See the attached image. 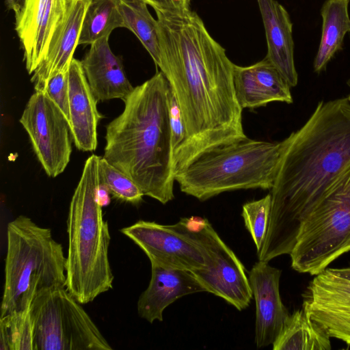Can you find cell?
I'll return each mask as SVG.
<instances>
[{
	"mask_svg": "<svg viewBox=\"0 0 350 350\" xmlns=\"http://www.w3.org/2000/svg\"><path fill=\"white\" fill-rule=\"evenodd\" d=\"M155 12L161 44L159 68L175 94L186 131L173 156L176 174L204 152L247 136L234 90V64L225 49L191 9Z\"/></svg>",
	"mask_w": 350,
	"mask_h": 350,
	"instance_id": "obj_1",
	"label": "cell"
},
{
	"mask_svg": "<svg viewBox=\"0 0 350 350\" xmlns=\"http://www.w3.org/2000/svg\"><path fill=\"white\" fill-rule=\"evenodd\" d=\"M271 187L266 237L257 253L268 262L290 254L314 208L350 170V103L321 101L306 122L284 139Z\"/></svg>",
	"mask_w": 350,
	"mask_h": 350,
	"instance_id": "obj_2",
	"label": "cell"
},
{
	"mask_svg": "<svg viewBox=\"0 0 350 350\" xmlns=\"http://www.w3.org/2000/svg\"><path fill=\"white\" fill-rule=\"evenodd\" d=\"M170 85L161 71L135 87L122 113L106 127L105 158L144 196L165 204L174 198L169 118Z\"/></svg>",
	"mask_w": 350,
	"mask_h": 350,
	"instance_id": "obj_3",
	"label": "cell"
},
{
	"mask_svg": "<svg viewBox=\"0 0 350 350\" xmlns=\"http://www.w3.org/2000/svg\"><path fill=\"white\" fill-rule=\"evenodd\" d=\"M100 158L92 154L85 161L67 219L66 288L81 304L111 289L114 278L109 260V229L98 196Z\"/></svg>",
	"mask_w": 350,
	"mask_h": 350,
	"instance_id": "obj_4",
	"label": "cell"
},
{
	"mask_svg": "<svg viewBox=\"0 0 350 350\" xmlns=\"http://www.w3.org/2000/svg\"><path fill=\"white\" fill-rule=\"evenodd\" d=\"M284 139L271 142L247 137L208 150L175 174L180 189L199 200L239 189H271Z\"/></svg>",
	"mask_w": 350,
	"mask_h": 350,
	"instance_id": "obj_5",
	"label": "cell"
},
{
	"mask_svg": "<svg viewBox=\"0 0 350 350\" xmlns=\"http://www.w3.org/2000/svg\"><path fill=\"white\" fill-rule=\"evenodd\" d=\"M66 284V257L51 229L25 215L9 222L0 317L25 310L40 294Z\"/></svg>",
	"mask_w": 350,
	"mask_h": 350,
	"instance_id": "obj_6",
	"label": "cell"
},
{
	"mask_svg": "<svg viewBox=\"0 0 350 350\" xmlns=\"http://www.w3.org/2000/svg\"><path fill=\"white\" fill-rule=\"evenodd\" d=\"M350 252V170L304 221L290 253L292 268L315 275Z\"/></svg>",
	"mask_w": 350,
	"mask_h": 350,
	"instance_id": "obj_7",
	"label": "cell"
},
{
	"mask_svg": "<svg viewBox=\"0 0 350 350\" xmlns=\"http://www.w3.org/2000/svg\"><path fill=\"white\" fill-rule=\"evenodd\" d=\"M66 287L43 293L29 307L35 350H110L112 347Z\"/></svg>",
	"mask_w": 350,
	"mask_h": 350,
	"instance_id": "obj_8",
	"label": "cell"
},
{
	"mask_svg": "<svg viewBox=\"0 0 350 350\" xmlns=\"http://www.w3.org/2000/svg\"><path fill=\"white\" fill-rule=\"evenodd\" d=\"M181 224L207 252L206 266L192 272L206 291L221 297L239 310L246 308L253 297L245 268L206 218L183 217Z\"/></svg>",
	"mask_w": 350,
	"mask_h": 350,
	"instance_id": "obj_9",
	"label": "cell"
},
{
	"mask_svg": "<svg viewBox=\"0 0 350 350\" xmlns=\"http://www.w3.org/2000/svg\"><path fill=\"white\" fill-rule=\"evenodd\" d=\"M20 122L29 135L33 151L49 176L62 174L72 152L68 120L44 91L29 98Z\"/></svg>",
	"mask_w": 350,
	"mask_h": 350,
	"instance_id": "obj_10",
	"label": "cell"
},
{
	"mask_svg": "<svg viewBox=\"0 0 350 350\" xmlns=\"http://www.w3.org/2000/svg\"><path fill=\"white\" fill-rule=\"evenodd\" d=\"M120 232L144 252L150 262L191 271L206 266L205 248L180 221L163 225L139 220Z\"/></svg>",
	"mask_w": 350,
	"mask_h": 350,
	"instance_id": "obj_11",
	"label": "cell"
},
{
	"mask_svg": "<svg viewBox=\"0 0 350 350\" xmlns=\"http://www.w3.org/2000/svg\"><path fill=\"white\" fill-rule=\"evenodd\" d=\"M302 308L330 338L350 346V280L330 268L309 283L303 294Z\"/></svg>",
	"mask_w": 350,
	"mask_h": 350,
	"instance_id": "obj_12",
	"label": "cell"
},
{
	"mask_svg": "<svg viewBox=\"0 0 350 350\" xmlns=\"http://www.w3.org/2000/svg\"><path fill=\"white\" fill-rule=\"evenodd\" d=\"M282 271L258 260L249 271V282L256 303L254 342L258 348L273 345L290 314L280 294Z\"/></svg>",
	"mask_w": 350,
	"mask_h": 350,
	"instance_id": "obj_13",
	"label": "cell"
},
{
	"mask_svg": "<svg viewBox=\"0 0 350 350\" xmlns=\"http://www.w3.org/2000/svg\"><path fill=\"white\" fill-rule=\"evenodd\" d=\"M69 1L27 0L23 11L15 17V30L29 74L33 73L44 59Z\"/></svg>",
	"mask_w": 350,
	"mask_h": 350,
	"instance_id": "obj_14",
	"label": "cell"
},
{
	"mask_svg": "<svg viewBox=\"0 0 350 350\" xmlns=\"http://www.w3.org/2000/svg\"><path fill=\"white\" fill-rule=\"evenodd\" d=\"M92 0H70L66 12L56 28L46 53L33 72L36 91H43L54 75L68 71L81 31L83 18Z\"/></svg>",
	"mask_w": 350,
	"mask_h": 350,
	"instance_id": "obj_15",
	"label": "cell"
},
{
	"mask_svg": "<svg viewBox=\"0 0 350 350\" xmlns=\"http://www.w3.org/2000/svg\"><path fill=\"white\" fill-rule=\"evenodd\" d=\"M151 264V278L137 301L141 318L150 323L163 321V312L181 297L206 292L191 271Z\"/></svg>",
	"mask_w": 350,
	"mask_h": 350,
	"instance_id": "obj_16",
	"label": "cell"
},
{
	"mask_svg": "<svg viewBox=\"0 0 350 350\" xmlns=\"http://www.w3.org/2000/svg\"><path fill=\"white\" fill-rule=\"evenodd\" d=\"M109 38L92 43L81 62L89 86L98 101L114 98L124 101L134 87L126 75L122 57L112 52Z\"/></svg>",
	"mask_w": 350,
	"mask_h": 350,
	"instance_id": "obj_17",
	"label": "cell"
},
{
	"mask_svg": "<svg viewBox=\"0 0 350 350\" xmlns=\"http://www.w3.org/2000/svg\"><path fill=\"white\" fill-rule=\"evenodd\" d=\"M234 85L242 109H254L271 102L293 103L291 87L265 57L248 66L234 64Z\"/></svg>",
	"mask_w": 350,
	"mask_h": 350,
	"instance_id": "obj_18",
	"label": "cell"
},
{
	"mask_svg": "<svg viewBox=\"0 0 350 350\" xmlns=\"http://www.w3.org/2000/svg\"><path fill=\"white\" fill-rule=\"evenodd\" d=\"M69 123L76 147L92 152L97 146V126L103 116L85 77L81 61L73 58L68 69Z\"/></svg>",
	"mask_w": 350,
	"mask_h": 350,
	"instance_id": "obj_19",
	"label": "cell"
},
{
	"mask_svg": "<svg viewBox=\"0 0 350 350\" xmlns=\"http://www.w3.org/2000/svg\"><path fill=\"white\" fill-rule=\"evenodd\" d=\"M265 31V58L278 70L291 88L298 75L294 59L293 23L286 8L276 0H256Z\"/></svg>",
	"mask_w": 350,
	"mask_h": 350,
	"instance_id": "obj_20",
	"label": "cell"
},
{
	"mask_svg": "<svg viewBox=\"0 0 350 350\" xmlns=\"http://www.w3.org/2000/svg\"><path fill=\"white\" fill-rule=\"evenodd\" d=\"M349 3L350 0H325L321 8V35L313 62L314 71L317 73L325 69L350 33Z\"/></svg>",
	"mask_w": 350,
	"mask_h": 350,
	"instance_id": "obj_21",
	"label": "cell"
},
{
	"mask_svg": "<svg viewBox=\"0 0 350 350\" xmlns=\"http://www.w3.org/2000/svg\"><path fill=\"white\" fill-rule=\"evenodd\" d=\"M273 350H329L330 336L302 308L290 314L273 343Z\"/></svg>",
	"mask_w": 350,
	"mask_h": 350,
	"instance_id": "obj_22",
	"label": "cell"
},
{
	"mask_svg": "<svg viewBox=\"0 0 350 350\" xmlns=\"http://www.w3.org/2000/svg\"><path fill=\"white\" fill-rule=\"evenodd\" d=\"M120 0H92L86 10L79 45H91L109 37L117 28H125Z\"/></svg>",
	"mask_w": 350,
	"mask_h": 350,
	"instance_id": "obj_23",
	"label": "cell"
},
{
	"mask_svg": "<svg viewBox=\"0 0 350 350\" xmlns=\"http://www.w3.org/2000/svg\"><path fill=\"white\" fill-rule=\"evenodd\" d=\"M125 28L132 31L148 52L157 67L161 64V44L157 20L139 0H120Z\"/></svg>",
	"mask_w": 350,
	"mask_h": 350,
	"instance_id": "obj_24",
	"label": "cell"
},
{
	"mask_svg": "<svg viewBox=\"0 0 350 350\" xmlns=\"http://www.w3.org/2000/svg\"><path fill=\"white\" fill-rule=\"evenodd\" d=\"M1 350H35L29 308L0 318Z\"/></svg>",
	"mask_w": 350,
	"mask_h": 350,
	"instance_id": "obj_25",
	"label": "cell"
},
{
	"mask_svg": "<svg viewBox=\"0 0 350 350\" xmlns=\"http://www.w3.org/2000/svg\"><path fill=\"white\" fill-rule=\"evenodd\" d=\"M98 179L110 194L121 201L137 205L143 200L144 194L139 187L103 157L98 162Z\"/></svg>",
	"mask_w": 350,
	"mask_h": 350,
	"instance_id": "obj_26",
	"label": "cell"
},
{
	"mask_svg": "<svg viewBox=\"0 0 350 350\" xmlns=\"http://www.w3.org/2000/svg\"><path fill=\"white\" fill-rule=\"evenodd\" d=\"M271 207L270 193L260 200L247 202L242 207L241 216L255 244L257 253L262 248L266 237Z\"/></svg>",
	"mask_w": 350,
	"mask_h": 350,
	"instance_id": "obj_27",
	"label": "cell"
},
{
	"mask_svg": "<svg viewBox=\"0 0 350 350\" xmlns=\"http://www.w3.org/2000/svg\"><path fill=\"white\" fill-rule=\"evenodd\" d=\"M44 92L63 111L69 121L68 71L58 72L46 82Z\"/></svg>",
	"mask_w": 350,
	"mask_h": 350,
	"instance_id": "obj_28",
	"label": "cell"
},
{
	"mask_svg": "<svg viewBox=\"0 0 350 350\" xmlns=\"http://www.w3.org/2000/svg\"><path fill=\"white\" fill-rule=\"evenodd\" d=\"M169 118L174 156L185 140L186 131L180 106L171 86L169 94Z\"/></svg>",
	"mask_w": 350,
	"mask_h": 350,
	"instance_id": "obj_29",
	"label": "cell"
},
{
	"mask_svg": "<svg viewBox=\"0 0 350 350\" xmlns=\"http://www.w3.org/2000/svg\"><path fill=\"white\" fill-rule=\"evenodd\" d=\"M152 7L154 11L181 12L190 9L191 0H139Z\"/></svg>",
	"mask_w": 350,
	"mask_h": 350,
	"instance_id": "obj_30",
	"label": "cell"
},
{
	"mask_svg": "<svg viewBox=\"0 0 350 350\" xmlns=\"http://www.w3.org/2000/svg\"><path fill=\"white\" fill-rule=\"evenodd\" d=\"M8 10L14 13L15 17L18 16L24 9L27 0H4Z\"/></svg>",
	"mask_w": 350,
	"mask_h": 350,
	"instance_id": "obj_31",
	"label": "cell"
},
{
	"mask_svg": "<svg viewBox=\"0 0 350 350\" xmlns=\"http://www.w3.org/2000/svg\"><path fill=\"white\" fill-rule=\"evenodd\" d=\"M109 192L107 189L99 183L98 196L102 206H107L110 202Z\"/></svg>",
	"mask_w": 350,
	"mask_h": 350,
	"instance_id": "obj_32",
	"label": "cell"
},
{
	"mask_svg": "<svg viewBox=\"0 0 350 350\" xmlns=\"http://www.w3.org/2000/svg\"><path fill=\"white\" fill-rule=\"evenodd\" d=\"M331 270L336 275L350 280V267L342 269H331Z\"/></svg>",
	"mask_w": 350,
	"mask_h": 350,
	"instance_id": "obj_33",
	"label": "cell"
},
{
	"mask_svg": "<svg viewBox=\"0 0 350 350\" xmlns=\"http://www.w3.org/2000/svg\"><path fill=\"white\" fill-rule=\"evenodd\" d=\"M347 98L349 102L350 103V94H349V96Z\"/></svg>",
	"mask_w": 350,
	"mask_h": 350,
	"instance_id": "obj_34",
	"label": "cell"
},
{
	"mask_svg": "<svg viewBox=\"0 0 350 350\" xmlns=\"http://www.w3.org/2000/svg\"><path fill=\"white\" fill-rule=\"evenodd\" d=\"M348 85H349V86L350 87V80H349V82H348Z\"/></svg>",
	"mask_w": 350,
	"mask_h": 350,
	"instance_id": "obj_35",
	"label": "cell"
}]
</instances>
